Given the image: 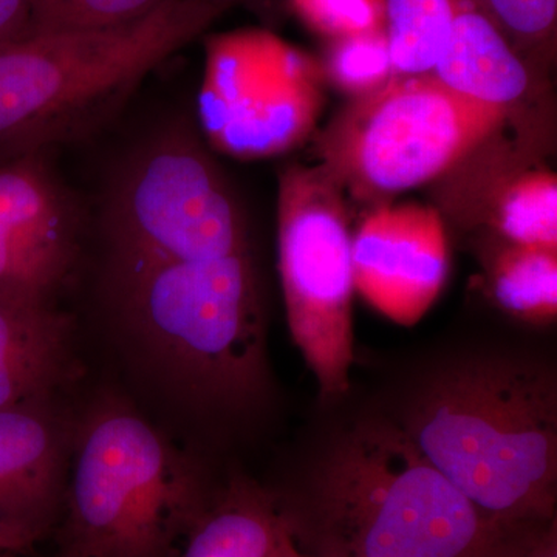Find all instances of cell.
<instances>
[{
    "instance_id": "25",
    "label": "cell",
    "mask_w": 557,
    "mask_h": 557,
    "mask_svg": "<svg viewBox=\"0 0 557 557\" xmlns=\"http://www.w3.org/2000/svg\"><path fill=\"white\" fill-rule=\"evenodd\" d=\"M209 2H211L212 5L218 7L222 13H225V11L233 9L237 3L245 2V0H209Z\"/></svg>"
},
{
    "instance_id": "10",
    "label": "cell",
    "mask_w": 557,
    "mask_h": 557,
    "mask_svg": "<svg viewBox=\"0 0 557 557\" xmlns=\"http://www.w3.org/2000/svg\"><path fill=\"white\" fill-rule=\"evenodd\" d=\"M76 240L75 207L40 150L0 164V295L53 304Z\"/></svg>"
},
{
    "instance_id": "14",
    "label": "cell",
    "mask_w": 557,
    "mask_h": 557,
    "mask_svg": "<svg viewBox=\"0 0 557 557\" xmlns=\"http://www.w3.org/2000/svg\"><path fill=\"white\" fill-rule=\"evenodd\" d=\"M431 75L461 97L509 113L531 87L525 60L471 0L458 3L448 46Z\"/></svg>"
},
{
    "instance_id": "1",
    "label": "cell",
    "mask_w": 557,
    "mask_h": 557,
    "mask_svg": "<svg viewBox=\"0 0 557 557\" xmlns=\"http://www.w3.org/2000/svg\"><path fill=\"white\" fill-rule=\"evenodd\" d=\"M497 525L556 520L557 380L525 351L471 348L421 372L388 416Z\"/></svg>"
},
{
    "instance_id": "26",
    "label": "cell",
    "mask_w": 557,
    "mask_h": 557,
    "mask_svg": "<svg viewBox=\"0 0 557 557\" xmlns=\"http://www.w3.org/2000/svg\"><path fill=\"white\" fill-rule=\"evenodd\" d=\"M0 557H5V553H0Z\"/></svg>"
},
{
    "instance_id": "8",
    "label": "cell",
    "mask_w": 557,
    "mask_h": 557,
    "mask_svg": "<svg viewBox=\"0 0 557 557\" xmlns=\"http://www.w3.org/2000/svg\"><path fill=\"white\" fill-rule=\"evenodd\" d=\"M106 251L218 258L251 249L228 178L182 124L139 145L106 197Z\"/></svg>"
},
{
    "instance_id": "2",
    "label": "cell",
    "mask_w": 557,
    "mask_h": 557,
    "mask_svg": "<svg viewBox=\"0 0 557 557\" xmlns=\"http://www.w3.org/2000/svg\"><path fill=\"white\" fill-rule=\"evenodd\" d=\"M276 497L309 557H519L544 528L491 522L386 416L341 429Z\"/></svg>"
},
{
    "instance_id": "27",
    "label": "cell",
    "mask_w": 557,
    "mask_h": 557,
    "mask_svg": "<svg viewBox=\"0 0 557 557\" xmlns=\"http://www.w3.org/2000/svg\"><path fill=\"white\" fill-rule=\"evenodd\" d=\"M0 553H3L2 549H0Z\"/></svg>"
},
{
    "instance_id": "7",
    "label": "cell",
    "mask_w": 557,
    "mask_h": 557,
    "mask_svg": "<svg viewBox=\"0 0 557 557\" xmlns=\"http://www.w3.org/2000/svg\"><path fill=\"white\" fill-rule=\"evenodd\" d=\"M277 251L292 338L321 398L344 397L355 362L354 231L346 194L321 164L282 172Z\"/></svg>"
},
{
    "instance_id": "23",
    "label": "cell",
    "mask_w": 557,
    "mask_h": 557,
    "mask_svg": "<svg viewBox=\"0 0 557 557\" xmlns=\"http://www.w3.org/2000/svg\"><path fill=\"white\" fill-rule=\"evenodd\" d=\"M28 16L30 0H0V42L24 36Z\"/></svg>"
},
{
    "instance_id": "12",
    "label": "cell",
    "mask_w": 557,
    "mask_h": 557,
    "mask_svg": "<svg viewBox=\"0 0 557 557\" xmlns=\"http://www.w3.org/2000/svg\"><path fill=\"white\" fill-rule=\"evenodd\" d=\"M64 496V435L44 403L0 409V549L38 541Z\"/></svg>"
},
{
    "instance_id": "3",
    "label": "cell",
    "mask_w": 557,
    "mask_h": 557,
    "mask_svg": "<svg viewBox=\"0 0 557 557\" xmlns=\"http://www.w3.org/2000/svg\"><path fill=\"white\" fill-rule=\"evenodd\" d=\"M104 287L127 341L193 408L226 420L262 409L271 383L251 249L218 258L106 252Z\"/></svg>"
},
{
    "instance_id": "13",
    "label": "cell",
    "mask_w": 557,
    "mask_h": 557,
    "mask_svg": "<svg viewBox=\"0 0 557 557\" xmlns=\"http://www.w3.org/2000/svg\"><path fill=\"white\" fill-rule=\"evenodd\" d=\"M69 341L53 304L0 295V409L44 403L67 370Z\"/></svg>"
},
{
    "instance_id": "9",
    "label": "cell",
    "mask_w": 557,
    "mask_h": 557,
    "mask_svg": "<svg viewBox=\"0 0 557 557\" xmlns=\"http://www.w3.org/2000/svg\"><path fill=\"white\" fill-rule=\"evenodd\" d=\"M321 62L260 28L207 40L199 94L209 145L237 160H262L299 148L325 104Z\"/></svg>"
},
{
    "instance_id": "21",
    "label": "cell",
    "mask_w": 557,
    "mask_h": 557,
    "mask_svg": "<svg viewBox=\"0 0 557 557\" xmlns=\"http://www.w3.org/2000/svg\"><path fill=\"white\" fill-rule=\"evenodd\" d=\"M525 60L555 46L557 0H471Z\"/></svg>"
},
{
    "instance_id": "24",
    "label": "cell",
    "mask_w": 557,
    "mask_h": 557,
    "mask_svg": "<svg viewBox=\"0 0 557 557\" xmlns=\"http://www.w3.org/2000/svg\"><path fill=\"white\" fill-rule=\"evenodd\" d=\"M519 557H557L556 520L542 528Z\"/></svg>"
},
{
    "instance_id": "6",
    "label": "cell",
    "mask_w": 557,
    "mask_h": 557,
    "mask_svg": "<svg viewBox=\"0 0 557 557\" xmlns=\"http://www.w3.org/2000/svg\"><path fill=\"white\" fill-rule=\"evenodd\" d=\"M511 116L434 75L394 76L341 110L319 138V164L346 197L386 203L456 170Z\"/></svg>"
},
{
    "instance_id": "22",
    "label": "cell",
    "mask_w": 557,
    "mask_h": 557,
    "mask_svg": "<svg viewBox=\"0 0 557 557\" xmlns=\"http://www.w3.org/2000/svg\"><path fill=\"white\" fill-rule=\"evenodd\" d=\"M296 16L327 40L384 30L386 0H289Z\"/></svg>"
},
{
    "instance_id": "11",
    "label": "cell",
    "mask_w": 557,
    "mask_h": 557,
    "mask_svg": "<svg viewBox=\"0 0 557 557\" xmlns=\"http://www.w3.org/2000/svg\"><path fill=\"white\" fill-rule=\"evenodd\" d=\"M355 287L398 322L423 317L449 271L445 220L431 205L380 203L354 233Z\"/></svg>"
},
{
    "instance_id": "5",
    "label": "cell",
    "mask_w": 557,
    "mask_h": 557,
    "mask_svg": "<svg viewBox=\"0 0 557 557\" xmlns=\"http://www.w3.org/2000/svg\"><path fill=\"white\" fill-rule=\"evenodd\" d=\"M211 497L200 468L141 417L100 409L73 457L69 557H172Z\"/></svg>"
},
{
    "instance_id": "28",
    "label": "cell",
    "mask_w": 557,
    "mask_h": 557,
    "mask_svg": "<svg viewBox=\"0 0 557 557\" xmlns=\"http://www.w3.org/2000/svg\"><path fill=\"white\" fill-rule=\"evenodd\" d=\"M306 557H309V556H306Z\"/></svg>"
},
{
    "instance_id": "20",
    "label": "cell",
    "mask_w": 557,
    "mask_h": 557,
    "mask_svg": "<svg viewBox=\"0 0 557 557\" xmlns=\"http://www.w3.org/2000/svg\"><path fill=\"white\" fill-rule=\"evenodd\" d=\"M170 0H30L25 35L106 30L149 16Z\"/></svg>"
},
{
    "instance_id": "18",
    "label": "cell",
    "mask_w": 557,
    "mask_h": 557,
    "mask_svg": "<svg viewBox=\"0 0 557 557\" xmlns=\"http://www.w3.org/2000/svg\"><path fill=\"white\" fill-rule=\"evenodd\" d=\"M460 0H386L384 33L397 76L431 75L445 53Z\"/></svg>"
},
{
    "instance_id": "17",
    "label": "cell",
    "mask_w": 557,
    "mask_h": 557,
    "mask_svg": "<svg viewBox=\"0 0 557 557\" xmlns=\"http://www.w3.org/2000/svg\"><path fill=\"white\" fill-rule=\"evenodd\" d=\"M487 223L500 239L557 249V177L547 168L525 166L494 188Z\"/></svg>"
},
{
    "instance_id": "4",
    "label": "cell",
    "mask_w": 557,
    "mask_h": 557,
    "mask_svg": "<svg viewBox=\"0 0 557 557\" xmlns=\"http://www.w3.org/2000/svg\"><path fill=\"white\" fill-rule=\"evenodd\" d=\"M222 14L209 0H170L121 27L0 42V150L17 157L86 134Z\"/></svg>"
},
{
    "instance_id": "15",
    "label": "cell",
    "mask_w": 557,
    "mask_h": 557,
    "mask_svg": "<svg viewBox=\"0 0 557 557\" xmlns=\"http://www.w3.org/2000/svg\"><path fill=\"white\" fill-rule=\"evenodd\" d=\"M178 557H306L293 541L276 494L244 478L214 491Z\"/></svg>"
},
{
    "instance_id": "16",
    "label": "cell",
    "mask_w": 557,
    "mask_h": 557,
    "mask_svg": "<svg viewBox=\"0 0 557 557\" xmlns=\"http://www.w3.org/2000/svg\"><path fill=\"white\" fill-rule=\"evenodd\" d=\"M486 289L498 309L531 324L557 314V249L498 237L485 256Z\"/></svg>"
},
{
    "instance_id": "19",
    "label": "cell",
    "mask_w": 557,
    "mask_h": 557,
    "mask_svg": "<svg viewBox=\"0 0 557 557\" xmlns=\"http://www.w3.org/2000/svg\"><path fill=\"white\" fill-rule=\"evenodd\" d=\"M319 62L325 83L350 100L383 89L397 76L384 30L329 40L324 58Z\"/></svg>"
}]
</instances>
